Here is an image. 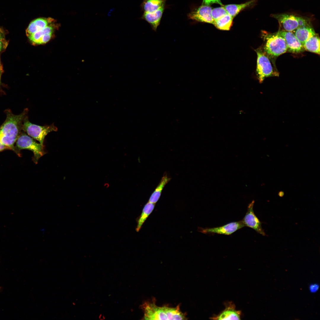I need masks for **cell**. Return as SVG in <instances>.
<instances>
[{
	"label": "cell",
	"mask_w": 320,
	"mask_h": 320,
	"mask_svg": "<svg viewBox=\"0 0 320 320\" xmlns=\"http://www.w3.org/2000/svg\"><path fill=\"white\" fill-rule=\"evenodd\" d=\"M284 192L282 191H280L278 193L280 197L283 196H284Z\"/></svg>",
	"instance_id": "cell-28"
},
{
	"label": "cell",
	"mask_w": 320,
	"mask_h": 320,
	"mask_svg": "<svg viewBox=\"0 0 320 320\" xmlns=\"http://www.w3.org/2000/svg\"><path fill=\"white\" fill-rule=\"evenodd\" d=\"M257 0H251L245 3L239 4H230L223 7L227 13L233 18L241 11L253 5Z\"/></svg>",
	"instance_id": "cell-16"
},
{
	"label": "cell",
	"mask_w": 320,
	"mask_h": 320,
	"mask_svg": "<svg viewBox=\"0 0 320 320\" xmlns=\"http://www.w3.org/2000/svg\"><path fill=\"white\" fill-rule=\"evenodd\" d=\"M166 0H144L141 7L144 12H152L164 6Z\"/></svg>",
	"instance_id": "cell-17"
},
{
	"label": "cell",
	"mask_w": 320,
	"mask_h": 320,
	"mask_svg": "<svg viewBox=\"0 0 320 320\" xmlns=\"http://www.w3.org/2000/svg\"><path fill=\"white\" fill-rule=\"evenodd\" d=\"M254 201L253 200L249 204L247 211L242 221L245 226L250 228L258 233L265 236L266 235L262 228L261 223L254 212Z\"/></svg>",
	"instance_id": "cell-9"
},
{
	"label": "cell",
	"mask_w": 320,
	"mask_h": 320,
	"mask_svg": "<svg viewBox=\"0 0 320 320\" xmlns=\"http://www.w3.org/2000/svg\"><path fill=\"white\" fill-rule=\"evenodd\" d=\"M170 179L167 174L163 176L158 185L151 195L149 202L155 204L158 201L164 187Z\"/></svg>",
	"instance_id": "cell-18"
},
{
	"label": "cell",
	"mask_w": 320,
	"mask_h": 320,
	"mask_svg": "<svg viewBox=\"0 0 320 320\" xmlns=\"http://www.w3.org/2000/svg\"><path fill=\"white\" fill-rule=\"evenodd\" d=\"M212 9L209 5L202 4L189 13L188 17L193 20L213 24L214 21L211 14Z\"/></svg>",
	"instance_id": "cell-12"
},
{
	"label": "cell",
	"mask_w": 320,
	"mask_h": 320,
	"mask_svg": "<svg viewBox=\"0 0 320 320\" xmlns=\"http://www.w3.org/2000/svg\"><path fill=\"white\" fill-rule=\"evenodd\" d=\"M292 32L303 45L308 39L316 34L310 24L300 27Z\"/></svg>",
	"instance_id": "cell-15"
},
{
	"label": "cell",
	"mask_w": 320,
	"mask_h": 320,
	"mask_svg": "<svg viewBox=\"0 0 320 320\" xmlns=\"http://www.w3.org/2000/svg\"><path fill=\"white\" fill-rule=\"evenodd\" d=\"M279 23L282 30L292 32L297 28L310 24L309 19L292 14L281 13L271 15Z\"/></svg>",
	"instance_id": "cell-6"
},
{
	"label": "cell",
	"mask_w": 320,
	"mask_h": 320,
	"mask_svg": "<svg viewBox=\"0 0 320 320\" xmlns=\"http://www.w3.org/2000/svg\"><path fill=\"white\" fill-rule=\"evenodd\" d=\"M226 304L225 308L222 312L212 318L218 320L240 319L241 311L236 309L234 305L231 302Z\"/></svg>",
	"instance_id": "cell-13"
},
{
	"label": "cell",
	"mask_w": 320,
	"mask_h": 320,
	"mask_svg": "<svg viewBox=\"0 0 320 320\" xmlns=\"http://www.w3.org/2000/svg\"><path fill=\"white\" fill-rule=\"evenodd\" d=\"M22 130L32 138L39 141L43 146L45 136L51 132L57 131V129L54 124L44 126L33 124L29 121L27 116L23 121Z\"/></svg>",
	"instance_id": "cell-7"
},
{
	"label": "cell",
	"mask_w": 320,
	"mask_h": 320,
	"mask_svg": "<svg viewBox=\"0 0 320 320\" xmlns=\"http://www.w3.org/2000/svg\"><path fill=\"white\" fill-rule=\"evenodd\" d=\"M8 42L6 40L4 30L0 27V53L4 52L7 48Z\"/></svg>",
	"instance_id": "cell-23"
},
{
	"label": "cell",
	"mask_w": 320,
	"mask_h": 320,
	"mask_svg": "<svg viewBox=\"0 0 320 320\" xmlns=\"http://www.w3.org/2000/svg\"><path fill=\"white\" fill-rule=\"evenodd\" d=\"M6 149H10L0 142V152Z\"/></svg>",
	"instance_id": "cell-26"
},
{
	"label": "cell",
	"mask_w": 320,
	"mask_h": 320,
	"mask_svg": "<svg viewBox=\"0 0 320 320\" xmlns=\"http://www.w3.org/2000/svg\"><path fill=\"white\" fill-rule=\"evenodd\" d=\"M1 78H0V88H1Z\"/></svg>",
	"instance_id": "cell-29"
},
{
	"label": "cell",
	"mask_w": 320,
	"mask_h": 320,
	"mask_svg": "<svg viewBox=\"0 0 320 320\" xmlns=\"http://www.w3.org/2000/svg\"><path fill=\"white\" fill-rule=\"evenodd\" d=\"M15 146L16 153L20 156L19 151L28 149L33 153V161L37 164L39 159L45 154L43 146L37 143L32 137L24 132H21L16 142Z\"/></svg>",
	"instance_id": "cell-5"
},
{
	"label": "cell",
	"mask_w": 320,
	"mask_h": 320,
	"mask_svg": "<svg viewBox=\"0 0 320 320\" xmlns=\"http://www.w3.org/2000/svg\"><path fill=\"white\" fill-rule=\"evenodd\" d=\"M245 226L242 220L231 222L224 225L212 228H201V232L204 233H217L230 235Z\"/></svg>",
	"instance_id": "cell-10"
},
{
	"label": "cell",
	"mask_w": 320,
	"mask_h": 320,
	"mask_svg": "<svg viewBox=\"0 0 320 320\" xmlns=\"http://www.w3.org/2000/svg\"><path fill=\"white\" fill-rule=\"evenodd\" d=\"M214 3L218 4L222 6L223 5L220 0H203L202 4L209 5Z\"/></svg>",
	"instance_id": "cell-24"
},
{
	"label": "cell",
	"mask_w": 320,
	"mask_h": 320,
	"mask_svg": "<svg viewBox=\"0 0 320 320\" xmlns=\"http://www.w3.org/2000/svg\"><path fill=\"white\" fill-rule=\"evenodd\" d=\"M3 70L2 65H1L0 59V78H1V75L3 72Z\"/></svg>",
	"instance_id": "cell-27"
},
{
	"label": "cell",
	"mask_w": 320,
	"mask_h": 320,
	"mask_svg": "<svg viewBox=\"0 0 320 320\" xmlns=\"http://www.w3.org/2000/svg\"><path fill=\"white\" fill-rule=\"evenodd\" d=\"M164 6L152 12H144L142 18L144 20L151 25L152 28L156 31L159 25L164 11Z\"/></svg>",
	"instance_id": "cell-14"
},
{
	"label": "cell",
	"mask_w": 320,
	"mask_h": 320,
	"mask_svg": "<svg viewBox=\"0 0 320 320\" xmlns=\"http://www.w3.org/2000/svg\"><path fill=\"white\" fill-rule=\"evenodd\" d=\"M257 56L256 72L258 79L262 83L266 78L277 76L273 70L268 57L260 49L256 51Z\"/></svg>",
	"instance_id": "cell-8"
},
{
	"label": "cell",
	"mask_w": 320,
	"mask_h": 320,
	"mask_svg": "<svg viewBox=\"0 0 320 320\" xmlns=\"http://www.w3.org/2000/svg\"><path fill=\"white\" fill-rule=\"evenodd\" d=\"M56 21L50 23L43 18L31 21L26 30V35L33 45H40L48 42L54 36L58 26Z\"/></svg>",
	"instance_id": "cell-2"
},
{
	"label": "cell",
	"mask_w": 320,
	"mask_h": 320,
	"mask_svg": "<svg viewBox=\"0 0 320 320\" xmlns=\"http://www.w3.org/2000/svg\"><path fill=\"white\" fill-rule=\"evenodd\" d=\"M227 14V13L222 6L221 7H217L212 9L211 12L212 17L214 21L217 20Z\"/></svg>",
	"instance_id": "cell-22"
},
{
	"label": "cell",
	"mask_w": 320,
	"mask_h": 320,
	"mask_svg": "<svg viewBox=\"0 0 320 320\" xmlns=\"http://www.w3.org/2000/svg\"><path fill=\"white\" fill-rule=\"evenodd\" d=\"M155 204L148 202L144 207L141 215L137 218L136 231L138 232L143 223L154 209Z\"/></svg>",
	"instance_id": "cell-19"
},
{
	"label": "cell",
	"mask_w": 320,
	"mask_h": 320,
	"mask_svg": "<svg viewBox=\"0 0 320 320\" xmlns=\"http://www.w3.org/2000/svg\"><path fill=\"white\" fill-rule=\"evenodd\" d=\"M319 287V286L318 284H312L309 286V289L311 292L314 293L318 290Z\"/></svg>",
	"instance_id": "cell-25"
},
{
	"label": "cell",
	"mask_w": 320,
	"mask_h": 320,
	"mask_svg": "<svg viewBox=\"0 0 320 320\" xmlns=\"http://www.w3.org/2000/svg\"><path fill=\"white\" fill-rule=\"evenodd\" d=\"M278 33L284 39L287 47V51L294 53L303 52L305 50L303 45L300 42L292 32L282 30Z\"/></svg>",
	"instance_id": "cell-11"
},
{
	"label": "cell",
	"mask_w": 320,
	"mask_h": 320,
	"mask_svg": "<svg viewBox=\"0 0 320 320\" xmlns=\"http://www.w3.org/2000/svg\"><path fill=\"white\" fill-rule=\"evenodd\" d=\"M320 43L319 38L316 34L305 41L303 46L305 50L319 55Z\"/></svg>",
	"instance_id": "cell-20"
},
{
	"label": "cell",
	"mask_w": 320,
	"mask_h": 320,
	"mask_svg": "<svg viewBox=\"0 0 320 320\" xmlns=\"http://www.w3.org/2000/svg\"><path fill=\"white\" fill-rule=\"evenodd\" d=\"M233 18L228 13L214 21L213 24L217 28L222 30H229L232 26Z\"/></svg>",
	"instance_id": "cell-21"
},
{
	"label": "cell",
	"mask_w": 320,
	"mask_h": 320,
	"mask_svg": "<svg viewBox=\"0 0 320 320\" xmlns=\"http://www.w3.org/2000/svg\"><path fill=\"white\" fill-rule=\"evenodd\" d=\"M155 299L145 302L141 305L145 320H186L185 313L180 310L178 305L175 307L167 306H158L156 305Z\"/></svg>",
	"instance_id": "cell-3"
},
{
	"label": "cell",
	"mask_w": 320,
	"mask_h": 320,
	"mask_svg": "<svg viewBox=\"0 0 320 320\" xmlns=\"http://www.w3.org/2000/svg\"><path fill=\"white\" fill-rule=\"evenodd\" d=\"M6 119L0 126V142L16 153L14 145L21 133L23 121L28 109L19 115L13 114L10 109L5 111Z\"/></svg>",
	"instance_id": "cell-1"
},
{
	"label": "cell",
	"mask_w": 320,
	"mask_h": 320,
	"mask_svg": "<svg viewBox=\"0 0 320 320\" xmlns=\"http://www.w3.org/2000/svg\"><path fill=\"white\" fill-rule=\"evenodd\" d=\"M263 34L265 41L263 51L268 56L276 57L287 52L285 40L277 33H271L263 31Z\"/></svg>",
	"instance_id": "cell-4"
}]
</instances>
